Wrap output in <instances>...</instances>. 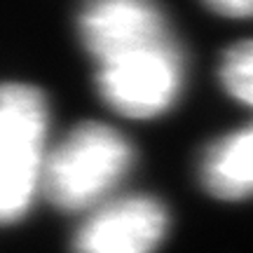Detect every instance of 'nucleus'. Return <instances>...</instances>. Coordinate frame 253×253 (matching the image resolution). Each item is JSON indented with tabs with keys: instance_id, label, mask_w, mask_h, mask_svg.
<instances>
[{
	"instance_id": "3",
	"label": "nucleus",
	"mask_w": 253,
	"mask_h": 253,
	"mask_svg": "<svg viewBox=\"0 0 253 253\" xmlns=\"http://www.w3.org/2000/svg\"><path fill=\"white\" fill-rule=\"evenodd\" d=\"M103 99L126 118H155L171 106L183 84V59L171 38L99 63Z\"/></svg>"
},
{
	"instance_id": "1",
	"label": "nucleus",
	"mask_w": 253,
	"mask_h": 253,
	"mask_svg": "<svg viewBox=\"0 0 253 253\" xmlns=\"http://www.w3.org/2000/svg\"><path fill=\"white\" fill-rule=\"evenodd\" d=\"M131 148L115 129L84 122L61 141L45 169V185L61 209L96 204L131 167Z\"/></svg>"
},
{
	"instance_id": "4",
	"label": "nucleus",
	"mask_w": 253,
	"mask_h": 253,
	"mask_svg": "<svg viewBox=\"0 0 253 253\" xmlns=\"http://www.w3.org/2000/svg\"><path fill=\"white\" fill-rule=\"evenodd\" d=\"M80 33L99 63L171 38L155 0H89L80 14Z\"/></svg>"
},
{
	"instance_id": "8",
	"label": "nucleus",
	"mask_w": 253,
	"mask_h": 253,
	"mask_svg": "<svg viewBox=\"0 0 253 253\" xmlns=\"http://www.w3.org/2000/svg\"><path fill=\"white\" fill-rule=\"evenodd\" d=\"M211 9L225 17H251L253 0H204Z\"/></svg>"
},
{
	"instance_id": "6",
	"label": "nucleus",
	"mask_w": 253,
	"mask_h": 253,
	"mask_svg": "<svg viewBox=\"0 0 253 253\" xmlns=\"http://www.w3.org/2000/svg\"><path fill=\"white\" fill-rule=\"evenodd\" d=\"M202 178L211 195L244 199L253 195V126L242 129L209 148Z\"/></svg>"
},
{
	"instance_id": "2",
	"label": "nucleus",
	"mask_w": 253,
	"mask_h": 253,
	"mask_svg": "<svg viewBox=\"0 0 253 253\" xmlns=\"http://www.w3.org/2000/svg\"><path fill=\"white\" fill-rule=\"evenodd\" d=\"M47 106L28 84L0 87V223L28 211L42 171Z\"/></svg>"
},
{
	"instance_id": "5",
	"label": "nucleus",
	"mask_w": 253,
	"mask_h": 253,
	"mask_svg": "<svg viewBox=\"0 0 253 253\" xmlns=\"http://www.w3.org/2000/svg\"><path fill=\"white\" fill-rule=\"evenodd\" d=\"M167 232V211L153 197L110 202L80 227L75 253H153Z\"/></svg>"
},
{
	"instance_id": "7",
	"label": "nucleus",
	"mask_w": 253,
	"mask_h": 253,
	"mask_svg": "<svg viewBox=\"0 0 253 253\" xmlns=\"http://www.w3.org/2000/svg\"><path fill=\"white\" fill-rule=\"evenodd\" d=\"M220 78L235 99L253 106V40L239 42L227 52L220 66Z\"/></svg>"
}]
</instances>
